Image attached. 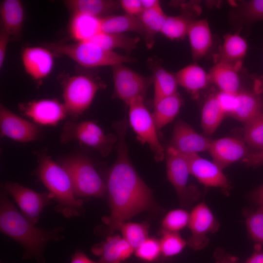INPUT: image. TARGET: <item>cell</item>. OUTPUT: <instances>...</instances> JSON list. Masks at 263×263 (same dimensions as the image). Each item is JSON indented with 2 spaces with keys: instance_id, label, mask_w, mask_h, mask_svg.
<instances>
[{
  "instance_id": "35",
  "label": "cell",
  "mask_w": 263,
  "mask_h": 263,
  "mask_svg": "<svg viewBox=\"0 0 263 263\" xmlns=\"http://www.w3.org/2000/svg\"><path fill=\"white\" fill-rule=\"evenodd\" d=\"M149 225L145 222H125L119 230L122 237L135 250L149 237Z\"/></svg>"
},
{
  "instance_id": "36",
  "label": "cell",
  "mask_w": 263,
  "mask_h": 263,
  "mask_svg": "<svg viewBox=\"0 0 263 263\" xmlns=\"http://www.w3.org/2000/svg\"><path fill=\"white\" fill-rule=\"evenodd\" d=\"M244 139L253 148L263 150V111L245 124Z\"/></svg>"
},
{
  "instance_id": "21",
  "label": "cell",
  "mask_w": 263,
  "mask_h": 263,
  "mask_svg": "<svg viewBox=\"0 0 263 263\" xmlns=\"http://www.w3.org/2000/svg\"><path fill=\"white\" fill-rule=\"evenodd\" d=\"M247 49L246 40L238 33L228 34L224 37V42L214 57L216 63L225 62L240 69Z\"/></svg>"
},
{
  "instance_id": "18",
  "label": "cell",
  "mask_w": 263,
  "mask_h": 263,
  "mask_svg": "<svg viewBox=\"0 0 263 263\" xmlns=\"http://www.w3.org/2000/svg\"><path fill=\"white\" fill-rule=\"evenodd\" d=\"M52 53L46 47L25 48L21 53V58L25 72L35 80H40L47 77L54 67Z\"/></svg>"
},
{
  "instance_id": "11",
  "label": "cell",
  "mask_w": 263,
  "mask_h": 263,
  "mask_svg": "<svg viewBox=\"0 0 263 263\" xmlns=\"http://www.w3.org/2000/svg\"><path fill=\"white\" fill-rule=\"evenodd\" d=\"M166 154L168 179L176 190L181 204L188 205L195 198L194 190L188 186L190 174L188 162L181 153L170 147Z\"/></svg>"
},
{
  "instance_id": "10",
  "label": "cell",
  "mask_w": 263,
  "mask_h": 263,
  "mask_svg": "<svg viewBox=\"0 0 263 263\" xmlns=\"http://www.w3.org/2000/svg\"><path fill=\"white\" fill-rule=\"evenodd\" d=\"M5 192L12 196L21 213L36 224L45 207L53 200L49 192L39 193L16 182H7L3 186Z\"/></svg>"
},
{
  "instance_id": "31",
  "label": "cell",
  "mask_w": 263,
  "mask_h": 263,
  "mask_svg": "<svg viewBox=\"0 0 263 263\" xmlns=\"http://www.w3.org/2000/svg\"><path fill=\"white\" fill-rule=\"evenodd\" d=\"M87 41L94 43L106 50L113 51L114 49H121L131 52L136 48L140 38L130 37L124 34L101 31Z\"/></svg>"
},
{
  "instance_id": "3",
  "label": "cell",
  "mask_w": 263,
  "mask_h": 263,
  "mask_svg": "<svg viewBox=\"0 0 263 263\" xmlns=\"http://www.w3.org/2000/svg\"><path fill=\"white\" fill-rule=\"evenodd\" d=\"M37 173L56 203L57 211L67 218L80 215L83 201L77 198L70 178L60 164L50 156L42 154Z\"/></svg>"
},
{
  "instance_id": "52",
  "label": "cell",
  "mask_w": 263,
  "mask_h": 263,
  "mask_svg": "<svg viewBox=\"0 0 263 263\" xmlns=\"http://www.w3.org/2000/svg\"></svg>"
},
{
  "instance_id": "34",
  "label": "cell",
  "mask_w": 263,
  "mask_h": 263,
  "mask_svg": "<svg viewBox=\"0 0 263 263\" xmlns=\"http://www.w3.org/2000/svg\"><path fill=\"white\" fill-rule=\"evenodd\" d=\"M193 21L188 16L179 15L167 16L161 33L171 40L183 39Z\"/></svg>"
},
{
  "instance_id": "26",
  "label": "cell",
  "mask_w": 263,
  "mask_h": 263,
  "mask_svg": "<svg viewBox=\"0 0 263 263\" xmlns=\"http://www.w3.org/2000/svg\"><path fill=\"white\" fill-rule=\"evenodd\" d=\"M101 32L124 34L134 32L144 37L145 30L139 17L123 15H110L101 19Z\"/></svg>"
},
{
  "instance_id": "41",
  "label": "cell",
  "mask_w": 263,
  "mask_h": 263,
  "mask_svg": "<svg viewBox=\"0 0 263 263\" xmlns=\"http://www.w3.org/2000/svg\"><path fill=\"white\" fill-rule=\"evenodd\" d=\"M243 19L247 22L263 19V0H252L243 3L241 9Z\"/></svg>"
},
{
  "instance_id": "27",
  "label": "cell",
  "mask_w": 263,
  "mask_h": 263,
  "mask_svg": "<svg viewBox=\"0 0 263 263\" xmlns=\"http://www.w3.org/2000/svg\"><path fill=\"white\" fill-rule=\"evenodd\" d=\"M262 100L257 94L250 92H239L230 114L245 124L262 112Z\"/></svg>"
},
{
  "instance_id": "44",
  "label": "cell",
  "mask_w": 263,
  "mask_h": 263,
  "mask_svg": "<svg viewBox=\"0 0 263 263\" xmlns=\"http://www.w3.org/2000/svg\"><path fill=\"white\" fill-rule=\"evenodd\" d=\"M11 37L0 26V68L3 65L6 54L7 46Z\"/></svg>"
},
{
  "instance_id": "42",
  "label": "cell",
  "mask_w": 263,
  "mask_h": 263,
  "mask_svg": "<svg viewBox=\"0 0 263 263\" xmlns=\"http://www.w3.org/2000/svg\"><path fill=\"white\" fill-rule=\"evenodd\" d=\"M238 94V93H237ZM220 92L216 95L225 114H231L235 105L236 94Z\"/></svg>"
},
{
  "instance_id": "5",
  "label": "cell",
  "mask_w": 263,
  "mask_h": 263,
  "mask_svg": "<svg viewBox=\"0 0 263 263\" xmlns=\"http://www.w3.org/2000/svg\"><path fill=\"white\" fill-rule=\"evenodd\" d=\"M59 164L68 174L77 197L105 196L106 183L86 156L74 155L62 159Z\"/></svg>"
},
{
  "instance_id": "17",
  "label": "cell",
  "mask_w": 263,
  "mask_h": 263,
  "mask_svg": "<svg viewBox=\"0 0 263 263\" xmlns=\"http://www.w3.org/2000/svg\"><path fill=\"white\" fill-rule=\"evenodd\" d=\"M211 141L186 123L179 121L174 126L170 147L181 154L197 153L208 150Z\"/></svg>"
},
{
  "instance_id": "40",
  "label": "cell",
  "mask_w": 263,
  "mask_h": 263,
  "mask_svg": "<svg viewBox=\"0 0 263 263\" xmlns=\"http://www.w3.org/2000/svg\"><path fill=\"white\" fill-rule=\"evenodd\" d=\"M246 225L252 239L263 245V206H260L247 217Z\"/></svg>"
},
{
  "instance_id": "22",
  "label": "cell",
  "mask_w": 263,
  "mask_h": 263,
  "mask_svg": "<svg viewBox=\"0 0 263 263\" xmlns=\"http://www.w3.org/2000/svg\"><path fill=\"white\" fill-rule=\"evenodd\" d=\"M240 69L225 62H218L208 74L210 80L213 82L221 92L236 94L240 85L238 71Z\"/></svg>"
},
{
  "instance_id": "6",
  "label": "cell",
  "mask_w": 263,
  "mask_h": 263,
  "mask_svg": "<svg viewBox=\"0 0 263 263\" xmlns=\"http://www.w3.org/2000/svg\"><path fill=\"white\" fill-rule=\"evenodd\" d=\"M63 143L77 141L97 150L102 156L108 155L117 142L116 134H106L102 129L92 121L67 122L60 133Z\"/></svg>"
},
{
  "instance_id": "13",
  "label": "cell",
  "mask_w": 263,
  "mask_h": 263,
  "mask_svg": "<svg viewBox=\"0 0 263 263\" xmlns=\"http://www.w3.org/2000/svg\"><path fill=\"white\" fill-rule=\"evenodd\" d=\"M0 129L1 136L21 143L35 140L40 134L36 124L16 114L2 104L0 105Z\"/></svg>"
},
{
  "instance_id": "30",
  "label": "cell",
  "mask_w": 263,
  "mask_h": 263,
  "mask_svg": "<svg viewBox=\"0 0 263 263\" xmlns=\"http://www.w3.org/2000/svg\"><path fill=\"white\" fill-rule=\"evenodd\" d=\"M182 104V99L178 93L153 104L152 114L157 130L163 128L176 117Z\"/></svg>"
},
{
  "instance_id": "38",
  "label": "cell",
  "mask_w": 263,
  "mask_h": 263,
  "mask_svg": "<svg viewBox=\"0 0 263 263\" xmlns=\"http://www.w3.org/2000/svg\"><path fill=\"white\" fill-rule=\"evenodd\" d=\"M159 240L161 254L170 257L180 253L187 245V242L178 232H162Z\"/></svg>"
},
{
  "instance_id": "47",
  "label": "cell",
  "mask_w": 263,
  "mask_h": 263,
  "mask_svg": "<svg viewBox=\"0 0 263 263\" xmlns=\"http://www.w3.org/2000/svg\"><path fill=\"white\" fill-rule=\"evenodd\" d=\"M215 256L216 263H238L237 258L222 252L217 251Z\"/></svg>"
},
{
  "instance_id": "49",
  "label": "cell",
  "mask_w": 263,
  "mask_h": 263,
  "mask_svg": "<svg viewBox=\"0 0 263 263\" xmlns=\"http://www.w3.org/2000/svg\"><path fill=\"white\" fill-rule=\"evenodd\" d=\"M245 263H263V252L257 250L248 259Z\"/></svg>"
},
{
  "instance_id": "33",
  "label": "cell",
  "mask_w": 263,
  "mask_h": 263,
  "mask_svg": "<svg viewBox=\"0 0 263 263\" xmlns=\"http://www.w3.org/2000/svg\"><path fill=\"white\" fill-rule=\"evenodd\" d=\"M225 114L216 95L205 102L202 111L201 124L205 133L211 134L217 129Z\"/></svg>"
},
{
  "instance_id": "1",
  "label": "cell",
  "mask_w": 263,
  "mask_h": 263,
  "mask_svg": "<svg viewBox=\"0 0 263 263\" xmlns=\"http://www.w3.org/2000/svg\"><path fill=\"white\" fill-rule=\"evenodd\" d=\"M113 128L117 136V158L109 171L106 182L110 214L102 218L110 234L137 214L159 210L151 190L130 159L126 141L127 119L116 122Z\"/></svg>"
},
{
  "instance_id": "50",
  "label": "cell",
  "mask_w": 263,
  "mask_h": 263,
  "mask_svg": "<svg viewBox=\"0 0 263 263\" xmlns=\"http://www.w3.org/2000/svg\"><path fill=\"white\" fill-rule=\"evenodd\" d=\"M254 196L260 206H263V185L255 191Z\"/></svg>"
},
{
  "instance_id": "29",
  "label": "cell",
  "mask_w": 263,
  "mask_h": 263,
  "mask_svg": "<svg viewBox=\"0 0 263 263\" xmlns=\"http://www.w3.org/2000/svg\"><path fill=\"white\" fill-rule=\"evenodd\" d=\"M151 64L154 104L162 98L177 93L178 84L175 75L165 70L159 64Z\"/></svg>"
},
{
  "instance_id": "39",
  "label": "cell",
  "mask_w": 263,
  "mask_h": 263,
  "mask_svg": "<svg viewBox=\"0 0 263 263\" xmlns=\"http://www.w3.org/2000/svg\"><path fill=\"white\" fill-rule=\"evenodd\" d=\"M135 256L141 260L152 262L161 255L160 241L154 237H148L134 250Z\"/></svg>"
},
{
  "instance_id": "24",
  "label": "cell",
  "mask_w": 263,
  "mask_h": 263,
  "mask_svg": "<svg viewBox=\"0 0 263 263\" xmlns=\"http://www.w3.org/2000/svg\"><path fill=\"white\" fill-rule=\"evenodd\" d=\"M187 35L193 59L201 58L207 53L212 43L211 33L207 20L193 21L189 27Z\"/></svg>"
},
{
  "instance_id": "4",
  "label": "cell",
  "mask_w": 263,
  "mask_h": 263,
  "mask_svg": "<svg viewBox=\"0 0 263 263\" xmlns=\"http://www.w3.org/2000/svg\"><path fill=\"white\" fill-rule=\"evenodd\" d=\"M52 52L65 56L86 68L111 66L131 62L135 59L102 48L88 41L63 44L49 43L45 45Z\"/></svg>"
},
{
  "instance_id": "2",
  "label": "cell",
  "mask_w": 263,
  "mask_h": 263,
  "mask_svg": "<svg viewBox=\"0 0 263 263\" xmlns=\"http://www.w3.org/2000/svg\"><path fill=\"white\" fill-rule=\"evenodd\" d=\"M0 229L23 247V259H35L45 263L44 250L51 241L60 240L63 229L56 227L48 230L38 228L17 209L4 192L0 198Z\"/></svg>"
},
{
  "instance_id": "8",
  "label": "cell",
  "mask_w": 263,
  "mask_h": 263,
  "mask_svg": "<svg viewBox=\"0 0 263 263\" xmlns=\"http://www.w3.org/2000/svg\"><path fill=\"white\" fill-rule=\"evenodd\" d=\"M143 97L133 99L129 104V123L139 140L148 144L154 154L157 162L165 157L164 150L157 133V128L153 118L146 107Z\"/></svg>"
},
{
  "instance_id": "12",
  "label": "cell",
  "mask_w": 263,
  "mask_h": 263,
  "mask_svg": "<svg viewBox=\"0 0 263 263\" xmlns=\"http://www.w3.org/2000/svg\"><path fill=\"white\" fill-rule=\"evenodd\" d=\"M188 226L191 235L187 241V245L194 250H200L207 245V235L217 231L219 225L210 208L202 202L191 211Z\"/></svg>"
},
{
  "instance_id": "32",
  "label": "cell",
  "mask_w": 263,
  "mask_h": 263,
  "mask_svg": "<svg viewBox=\"0 0 263 263\" xmlns=\"http://www.w3.org/2000/svg\"><path fill=\"white\" fill-rule=\"evenodd\" d=\"M161 6L144 10L139 16L145 30L144 39L148 48H151L154 44L156 34L161 33L167 17Z\"/></svg>"
},
{
  "instance_id": "7",
  "label": "cell",
  "mask_w": 263,
  "mask_h": 263,
  "mask_svg": "<svg viewBox=\"0 0 263 263\" xmlns=\"http://www.w3.org/2000/svg\"><path fill=\"white\" fill-rule=\"evenodd\" d=\"M100 86L93 78L85 75L69 77L63 86V98L67 114L77 117L91 105Z\"/></svg>"
},
{
  "instance_id": "43",
  "label": "cell",
  "mask_w": 263,
  "mask_h": 263,
  "mask_svg": "<svg viewBox=\"0 0 263 263\" xmlns=\"http://www.w3.org/2000/svg\"><path fill=\"white\" fill-rule=\"evenodd\" d=\"M119 3L126 14L139 17L143 11L141 0H121Z\"/></svg>"
},
{
  "instance_id": "51",
  "label": "cell",
  "mask_w": 263,
  "mask_h": 263,
  "mask_svg": "<svg viewBox=\"0 0 263 263\" xmlns=\"http://www.w3.org/2000/svg\"><path fill=\"white\" fill-rule=\"evenodd\" d=\"M256 85L258 91L263 93V76L256 80Z\"/></svg>"
},
{
  "instance_id": "16",
  "label": "cell",
  "mask_w": 263,
  "mask_h": 263,
  "mask_svg": "<svg viewBox=\"0 0 263 263\" xmlns=\"http://www.w3.org/2000/svg\"><path fill=\"white\" fill-rule=\"evenodd\" d=\"M208 151L213 163L222 170L233 163L244 160L251 153L244 142L231 137L212 140Z\"/></svg>"
},
{
  "instance_id": "53",
  "label": "cell",
  "mask_w": 263,
  "mask_h": 263,
  "mask_svg": "<svg viewBox=\"0 0 263 263\" xmlns=\"http://www.w3.org/2000/svg\"></svg>"
},
{
  "instance_id": "23",
  "label": "cell",
  "mask_w": 263,
  "mask_h": 263,
  "mask_svg": "<svg viewBox=\"0 0 263 263\" xmlns=\"http://www.w3.org/2000/svg\"><path fill=\"white\" fill-rule=\"evenodd\" d=\"M101 19L93 16L72 13L69 31L76 42L87 41L101 31Z\"/></svg>"
},
{
  "instance_id": "45",
  "label": "cell",
  "mask_w": 263,
  "mask_h": 263,
  "mask_svg": "<svg viewBox=\"0 0 263 263\" xmlns=\"http://www.w3.org/2000/svg\"><path fill=\"white\" fill-rule=\"evenodd\" d=\"M243 161L249 166H256L263 164V150L251 153Z\"/></svg>"
},
{
  "instance_id": "19",
  "label": "cell",
  "mask_w": 263,
  "mask_h": 263,
  "mask_svg": "<svg viewBox=\"0 0 263 263\" xmlns=\"http://www.w3.org/2000/svg\"><path fill=\"white\" fill-rule=\"evenodd\" d=\"M92 251L100 256L98 263H122L134 252L128 243L117 234L111 235L105 241L95 245Z\"/></svg>"
},
{
  "instance_id": "15",
  "label": "cell",
  "mask_w": 263,
  "mask_h": 263,
  "mask_svg": "<svg viewBox=\"0 0 263 263\" xmlns=\"http://www.w3.org/2000/svg\"><path fill=\"white\" fill-rule=\"evenodd\" d=\"M186 159L190 174L207 187L226 189L229 184L226 176L215 163L205 159L197 153L182 154Z\"/></svg>"
},
{
  "instance_id": "9",
  "label": "cell",
  "mask_w": 263,
  "mask_h": 263,
  "mask_svg": "<svg viewBox=\"0 0 263 263\" xmlns=\"http://www.w3.org/2000/svg\"><path fill=\"white\" fill-rule=\"evenodd\" d=\"M123 64L112 67L114 85L113 96L128 105L136 98H144L148 89L152 84V78L144 76Z\"/></svg>"
},
{
  "instance_id": "28",
  "label": "cell",
  "mask_w": 263,
  "mask_h": 263,
  "mask_svg": "<svg viewBox=\"0 0 263 263\" xmlns=\"http://www.w3.org/2000/svg\"><path fill=\"white\" fill-rule=\"evenodd\" d=\"M178 84L192 94L204 88L210 80L209 75L196 64H190L175 74Z\"/></svg>"
},
{
  "instance_id": "46",
  "label": "cell",
  "mask_w": 263,
  "mask_h": 263,
  "mask_svg": "<svg viewBox=\"0 0 263 263\" xmlns=\"http://www.w3.org/2000/svg\"><path fill=\"white\" fill-rule=\"evenodd\" d=\"M70 263H98V262L90 259L82 250L77 249L72 255Z\"/></svg>"
},
{
  "instance_id": "14",
  "label": "cell",
  "mask_w": 263,
  "mask_h": 263,
  "mask_svg": "<svg viewBox=\"0 0 263 263\" xmlns=\"http://www.w3.org/2000/svg\"><path fill=\"white\" fill-rule=\"evenodd\" d=\"M23 114L37 124L54 126L67 114L63 103L54 99L34 100L20 106Z\"/></svg>"
},
{
  "instance_id": "48",
  "label": "cell",
  "mask_w": 263,
  "mask_h": 263,
  "mask_svg": "<svg viewBox=\"0 0 263 263\" xmlns=\"http://www.w3.org/2000/svg\"><path fill=\"white\" fill-rule=\"evenodd\" d=\"M143 11L154 9L161 6L158 0H141Z\"/></svg>"
},
{
  "instance_id": "20",
  "label": "cell",
  "mask_w": 263,
  "mask_h": 263,
  "mask_svg": "<svg viewBox=\"0 0 263 263\" xmlns=\"http://www.w3.org/2000/svg\"><path fill=\"white\" fill-rule=\"evenodd\" d=\"M1 26L15 40L21 36L24 9L21 0H3L0 3Z\"/></svg>"
},
{
  "instance_id": "25",
  "label": "cell",
  "mask_w": 263,
  "mask_h": 263,
  "mask_svg": "<svg viewBox=\"0 0 263 263\" xmlns=\"http://www.w3.org/2000/svg\"><path fill=\"white\" fill-rule=\"evenodd\" d=\"M63 2L72 13L98 18L109 16L120 6L119 1L113 0H65Z\"/></svg>"
},
{
  "instance_id": "37",
  "label": "cell",
  "mask_w": 263,
  "mask_h": 263,
  "mask_svg": "<svg viewBox=\"0 0 263 263\" xmlns=\"http://www.w3.org/2000/svg\"><path fill=\"white\" fill-rule=\"evenodd\" d=\"M189 219V214L185 209L170 210L162 221L161 233L178 232L188 225Z\"/></svg>"
}]
</instances>
